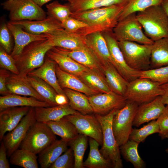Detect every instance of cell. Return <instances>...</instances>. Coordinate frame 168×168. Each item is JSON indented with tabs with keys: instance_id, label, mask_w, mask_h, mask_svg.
<instances>
[{
	"instance_id": "obj_1",
	"label": "cell",
	"mask_w": 168,
	"mask_h": 168,
	"mask_svg": "<svg viewBox=\"0 0 168 168\" xmlns=\"http://www.w3.org/2000/svg\"><path fill=\"white\" fill-rule=\"evenodd\" d=\"M126 4L114 5L72 12L70 16L82 21L88 25L75 33L84 37L95 32L112 31L119 21L120 15Z\"/></svg>"
},
{
	"instance_id": "obj_2",
	"label": "cell",
	"mask_w": 168,
	"mask_h": 168,
	"mask_svg": "<svg viewBox=\"0 0 168 168\" xmlns=\"http://www.w3.org/2000/svg\"><path fill=\"white\" fill-rule=\"evenodd\" d=\"M136 16L144 33L153 41L168 37V15L161 5L138 12Z\"/></svg>"
},
{
	"instance_id": "obj_3",
	"label": "cell",
	"mask_w": 168,
	"mask_h": 168,
	"mask_svg": "<svg viewBox=\"0 0 168 168\" xmlns=\"http://www.w3.org/2000/svg\"><path fill=\"white\" fill-rule=\"evenodd\" d=\"M53 47L49 38L32 42L26 46L15 60L19 75L27 77L29 73L40 67L44 62L47 52Z\"/></svg>"
},
{
	"instance_id": "obj_4",
	"label": "cell",
	"mask_w": 168,
	"mask_h": 168,
	"mask_svg": "<svg viewBox=\"0 0 168 168\" xmlns=\"http://www.w3.org/2000/svg\"><path fill=\"white\" fill-rule=\"evenodd\" d=\"M117 110L114 109L106 115L96 114L95 115L100 122L102 129L103 142L99 150L100 152L105 159L110 161L113 168H122L123 165L119 146L112 128V119Z\"/></svg>"
},
{
	"instance_id": "obj_5",
	"label": "cell",
	"mask_w": 168,
	"mask_h": 168,
	"mask_svg": "<svg viewBox=\"0 0 168 168\" xmlns=\"http://www.w3.org/2000/svg\"><path fill=\"white\" fill-rule=\"evenodd\" d=\"M139 105L135 102L127 100L124 106L117 110L114 115L112 128L116 140L119 146L128 140Z\"/></svg>"
},
{
	"instance_id": "obj_6",
	"label": "cell",
	"mask_w": 168,
	"mask_h": 168,
	"mask_svg": "<svg viewBox=\"0 0 168 168\" xmlns=\"http://www.w3.org/2000/svg\"><path fill=\"white\" fill-rule=\"evenodd\" d=\"M56 135L45 123L36 121L29 129L20 148L37 154L56 140Z\"/></svg>"
},
{
	"instance_id": "obj_7",
	"label": "cell",
	"mask_w": 168,
	"mask_h": 168,
	"mask_svg": "<svg viewBox=\"0 0 168 168\" xmlns=\"http://www.w3.org/2000/svg\"><path fill=\"white\" fill-rule=\"evenodd\" d=\"M118 44L126 63L130 68L139 71L151 68L152 45L128 41H119Z\"/></svg>"
},
{
	"instance_id": "obj_8",
	"label": "cell",
	"mask_w": 168,
	"mask_h": 168,
	"mask_svg": "<svg viewBox=\"0 0 168 168\" xmlns=\"http://www.w3.org/2000/svg\"><path fill=\"white\" fill-rule=\"evenodd\" d=\"M164 91L158 83L149 79L138 78L129 82L124 96L139 105L150 102L161 96Z\"/></svg>"
},
{
	"instance_id": "obj_9",
	"label": "cell",
	"mask_w": 168,
	"mask_h": 168,
	"mask_svg": "<svg viewBox=\"0 0 168 168\" xmlns=\"http://www.w3.org/2000/svg\"><path fill=\"white\" fill-rule=\"evenodd\" d=\"M142 29L137 18L136 13H134L119 21L112 32L118 42L128 41L152 45L154 41L146 35Z\"/></svg>"
},
{
	"instance_id": "obj_10",
	"label": "cell",
	"mask_w": 168,
	"mask_h": 168,
	"mask_svg": "<svg viewBox=\"0 0 168 168\" xmlns=\"http://www.w3.org/2000/svg\"><path fill=\"white\" fill-rule=\"evenodd\" d=\"M1 5L9 11L10 21L40 20L47 17L42 7L33 0H7Z\"/></svg>"
},
{
	"instance_id": "obj_11",
	"label": "cell",
	"mask_w": 168,
	"mask_h": 168,
	"mask_svg": "<svg viewBox=\"0 0 168 168\" xmlns=\"http://www.w3.org/2000/svg\"><path fill=\"white\" fill-rule=\"evenodd\" d=\"M36 121L35 108L30 107L18 124L4 135L2 141L5 146L8 156L20 147L29 129Z\"/></svg>"
},
{
	"instance_id": "obj_12",
	"label": "cell",
	"mask_w": 168,
	"mask_h": 168,
	"mask_svg": "<svg viewBox=\"0 0 168 168\" xmlns=\"http://www.w3.org/2000/svg\"><path fill=\"white\" fill-rule=\"evenodd\" d=\"M112 58V64L119 73L128 82L140 77L141 71L133 69L127 64L112 31L102 32Z\"/></svg>"
},
{
	"instance_id": "obj_13",
	"label": "cell",
	"mask_w": 168,
	"mask_h": 168,
	"mask_svg": "<svg viewBox=\"0 0 168 168\" xmlns=\"http://www.w3.org/2000/svg\"><path fill=\"white\" fill-rule=\"evenodd\" d=\"M76 127L79 133L83 134L96 141L102 146L103 142L101 125L95 115L84 114L80 112L64 117Z\"/></svg>"
},
{
	"instance_id": "obj_14",
	"label": "cell",
	"mask_w": 168,
	"mask_h": 168,
	"mask_svg": "<svg viewBox=\"0 0 168 168\" xmlns=\"http://www.w3.org/2000/svg\"><path fill=\"white\" fill-rule=\"evenodd\" d=\"M93 112L106 115L114 109H120L125 105L127 100L123 96L114 92L99 93L88 97Z\"/></svg>"
},
{
	"instance_id": "obj_15",
	"label": "cell",
	"mask_w": 168,
	"mask_h": 168,
	"mask_svg": "<svg viewBox=\"0 0 168 168\" xmlns=\"http://www.w3.org/2000/svg\"><path fill=\"white\" fill-rule=\"evenodd\" d=\"M14 40V45L11 56L15 60L20 54L24 48L30 43L48 38L46 34L35 35L24 30L19 26L9 22L7 24Z\"/></svg>"
},
{
	"instance_id": "obj_16",
	"label": "cell",
	"mask_w": 168,
	"mask_h": 168,
	"mask_svg": "<svg viewBox=\"0 0 168 168\" xmlns=\"http://www.w3.org/2000/svg\"><path fill=\"white\" fill-rule=\"evenodd\" d=\"M46 34L52 41L54 47L72 50L86 45L84 37L76 33L68 32L63 28Z\"/></svg>"
},
{
	"instance_id": "obj_17",
	"label": "cell",
	"mask_w": 168,
	"mask_h": 168,
	"mask_svg": "<svg viewBox=\"0 0 168 168\" xmlns=\"http://www.w3.org/2000/svg\"><path fill=\"white\" fill-rule=\"evenodd\" d=\"M165 107L161 100V96L153 100L139 105L133 123V125L138 127L141 124L157 119Z\"/></svg>"
},
{
	"instance_id": "obj_18",
	"label": "cell",
	"mask_w": 168,
	"mask_h": 168,
	"mask_svg": "<svg viewBox=\"0 0 168 168\" xmlns=\"http://www.w3.org/2000/svg\"><path fill=\"white\" fill-rule=\"evenodd\" d=\"M9 22L19 26L26 32L35 35L51 34L63 28L61 22L49 15L40 20Z\"/></svg>"
},
{
	"instance_id": "obj_19",
	"label": "cell",
	"mask_w": 168,
	"mask_h": 168,
	"mask_svg": "<svg viewBox=\"0 0 168 168\" xmlns=\"http://www.w3.org/2000/svg\"><path fill=\"white\" fill-rule=\"evenodd\" d=\"M46 55L62 70L77 77L89 69L77 62L58 47H53Z\"/></svg>"
},
{
	"instance_id": "obj_20",
	"label": "cell",
	"mask_w": 168,
	"mask_h": 168,
	"mask_svg": "<svg viewBox=\"0 0 168 168\" xmlns=\"http://www.w3.org/2000/svg\"><path fill=\"white\" fill-rule=\"evenodd\" d=\"M30 107H11L0 111V141L6 133L13 129L27 114Z\"/></svg>"
},
{
	"instance_id": "obj_21",
	"label": "cell",
	"mask_w": 168,
	"mask_h": 168,
	"mask_svg": "<svg viewBox=\"0 0 168 168\" xmlns=\"http://www.w3.org/2000/svg\"><path fill=\"white\" fill-rule=\"evenodd\" d=\"M85 43L100 62L102 65L112 64L109 49L102 32H97L84 37Z\"/></svg>"
},
{
	"instance_id": "obj_22",
	"label": "cell",
	"mask_w": 168,
	"mask_h": 168,
	"mask_svg": "<svg viewBox=\"0 0 168 168\" xmlns=\"http://www.w3.org/2000/svg\"><path fill=\"white\" fill-rule=\"evenodd\" d=\"M56 76L61 87L81 92L90 96L100 93L89 87L78 77L61 69L56 64Z\"/></svg>"
},
{
	"instance_id": "obj_23",
	"label": "cell",
	"mask_w": 168,
	"mask_h": 168,
	"mask_svg": "<svg viewBox=\"0 0 168 168\" xmlns=\"http://www.w3.org/2000/svg\"><path fill=\"white\" fill-rule=\"evenodd\" d=\"M56 64L47 57L40 67L30 72L28 76L42 79L51 86L58 94L66 95L58 82L55 70Z\"/></svg>"
},
{
	"instance_id": "obj_24",
	"label": "cell",
	"mask_w": 168,
	"mask_h": 168,
	"mask_svg": "<svg viewBox=\"0 0 168 168\" xmlns=\"http://www.w3.org/2000/svg\"><path fill=\"white\" fill-rule=\"evenodd\" d=\"M6 86L12 94L32 97L40 101H45L30 83L27 77L13 73L10 74L7 79Z\"/></svg>"
},
{
	"instance_id": "obj_25",
	"label": "cell",
	"mask_w": 168,
	"mask_h": 168,
	"mask_svg": "<svg viewBox=\"0 0 168 168\" xmlns=\"http://www.w3.org/2000/svg\"><path fill=\"white\" fill-rule=\"evenodd\" d=\"M35 109L36 121L43 123L57 121L66 116L79 112L71 108L68 104L47 107H35Z\"/></svg>"
},
{
	"instance_id": "obj_26",
	"label": "cell",
	"mask_w": 168,
	"mask_h": 168,
	"mask_svg": "<svg viewBox=\"0 0 168 168\" xmlns=\"http://www.w3.org/2000/svg\"><path fill=\"white\" fill-rule=\"evenodd\" d=\"M60 48L78 63L89 69L98 70L103 73L102 65L86 44L81 48L74 50Z\"/></svg>"
},
{
	"instance_id": "obj_27",
	"label": "cell",
	"mask_w": 168,
	"mask_h": 168,
	"mask_svg": "<svg viewBox=\"0 0 168 168\" xmlns=\"http://www.w3.org/2000/svg\"><path fill=\"white\" fill-rule=\"evenodd\" d=\"M28 106L34 108L53 106L45 101L30 96L11 94L0 97V111L11 107Z\"/></svg>"
},
{
	"instance_id": "obj_28",
	"label": "cell",
	"mask_w": 168,
	"mask_h": 168,
	"mask_svg": "<svg viewBox=\"0 0 168 168\" xmlns=\"http://www.w3.org/2000/svg\"><path fill=\"white\" fill-rule=\"evenodd\" d=\"M69 141L56 140L39 154L38 161L41 168H49L68 149Z\"/></svg>"
},
{
	"instance_id": "obj_29",
	"label": "cell",
	"mask_w": 168,
	"mask_h": 168,
	"mask_svg": "<svg viewBox=\"0 0 168 168\" xmlns=\"http://www.w3.org/2000/svg\"><path fill=\"white\" fill-rule=\"evenodd\" d=\"M103 70L106 80L112 91L124 96L129 82L122 76L111 63L103 65Z\"/></svg>"
},
{
	"instance_id": "obj_30",
	"label": "cell",
	"mask_w": 168,
	"mask_h": 168,
	"mask_svg": "<svg viewBox=\"0 0 168 168\" xmlns=\"http://www.w3.org/2000/svg\"><path fill=\"white\" fill-rule=\"evenodd\" d=\"M77 77L90 88L99 93L113 92L103 73L98 70L89 69Z\"/></svg>"
},
{
	"instance_id": "obj_31",
	"label": "cell",
	"mask_w": 168,
	"mask_h": 168,
	"mask_svg": "<svg viewBox=\"0 0 168 168\" xmlns=\"http://www.w3.org/2000/svg\"><path fill=\"white\" fill-rule=\"evenodd\" d=\"M67 1L72 12H82L90 9L114 5L127 3L129 0H61Z\"/></svg>"
},
{
	"instance_id": "obj_32",
	"label": "cell",
	"mask_w": 168,
	"mask_h": 168,
	"mask_svg": "<svg viewBox=\"0 0 168 168\" xmlns=\"http://www.w3.org/2000/svg\"><path fill=\"white\" fill-rule=\"evenodd\" d=\"M168 66V37L154 42L152 44L150 69Z\"/></svg>"
},
{
	"instance_id": "obj_33",
	"label": "cell",
	"mask_w": 168,
	"mask_h": 168,
	"mask_svg": "<svg viewBox=\"0 0 168 168\" xmlns=\"http://www.w3.org/2000/svg\"><path fill=\"white\" fill-rule=\"evenodd\" d=\"M89 153L87 158L83 162L84 168H113L110 161L105 159L100 152L99 143L94 139L89 138Z\"/></svg>"
},
{
	"instance_id": "obj_34",
	"label": "cell",
	"mask_w": 168,
	"mask_h": 168,
	"mask_svg": "<svg viewBox=\"0 0 168 168\" xmlns=\"http://www.w3.org/2000/svg\"><path fill=\"white\" fill-rule=\"evenodd\" d=\"M72 109L84 114L94 113L88 97L81 92L68 88L63 89Z\"/></svg>"
},
{
	"instance_id": "obj_35",
	"label": "cell",
	"mask_w": 168,
	"mask_h": 168,
	"mask_svg": "<svg viewBox=\"0 0 168 168\" xmlns=\"http://www.w3.org/2000/svg\"><path fill=\"white\" fill-rule=\"evenodd\" d=\"M44 123L56 135L68 141L76 138L79 134L75 126L64 117L57 121H49Z\"/></svg>"
},
{
	"instance_id": "obj_36",
	"label": "cell",
	"mask_w": 168,
	"mask_h": 168,
	"mask_svg": "<svg viewBox=\"0 0 168 168\" xmlns=\"http://www.w3.org/2000/svg\"><path fill=\"white\" fill-rule=\"evenodd\" d=\"M139 143L128 140L124 144L119 146L121 155L127 162H131L135 168H145L146 163L140 157L138 151Z\"/></svg>"
},
{
	"instance_id": "obj_37",
	"label": "cell",
	"mask_w": 168,
	"mask_h": 168,
	"mask_svg": "<svg viewBox=\"0 0 168 168\" xmlns=\"http://www.w3.org/2000/svg\"><path fill=\"white\" fill-rule=\"evenodd\" d=\"M10 157L9 161L12 165L24 168L39 167L36 155L27 150L18 149Z\"/></svg>"
},
{
	"instance_id": "obj_38",
	"label": "cell",
	"mask_w": 168,
	"mask_h": 168,
	"mask_svg": "<svg viewBox=\"0 0 168 168\" xmlns=\"http://www.w3.org/2000/svg\"><path fill=\"white\" fill-rule=\"evenodd\" d=\"M27 79L31 86L45 102L53 106L58 105L55 100L58 94L51 86L38 77L28 76Z\"/></svg>"
},
{
	"instance_id": "obj_39",
	"label": "cell",
	"mask_w": 168,
	"mask_h": 168,
	"mask_svg": "<svg viewBox=\"0 0 168 168\" xmlns=\"http://www.w3.org/2000/svg\"><path fill=\"white\" fill-rule=\"evenodd\" d=\"M88 136L79 133L68 142V146L72 149L74 157V168H84L83 159L88 142Z\"/></svg>"
},
{
	"instance_id": "obj_40",
	"label": "cell",
	"mask_w": 168,
	"mask_h": 168,
	"mask_svg": "<svg viewBox=\"0 0 168 168\" xmlns=\"http://www.w3.org/2000/svg\"><path fill=\"white\" fill-rule=\"evenodd\" d=\"M164 0H129L120 15L119 21L132 14L137 13L152 6L161 5Z\"/></svg>"
},
{
	"instance_id": "obj_41",
	"label": "cell",
	"mask_w": 168,
	"mask_h": 168,
	"mask_svg": "<svg viewBox=\"0 0 168 168\" xmlns=\"http://www.w3.org/2000/svg\"><path fill=\"white\" fill-rule=\"evenodd\" d=\"M159 126L157 120H153L140 128H133L128 140H133L139 143L143 142L148 136L153 133H159Z\"/></svg>"
},
{
	"instance_id": "obj_42",
	"label": "cell",
	"mask_w": 168,
	"mask_h": 168,
	"mask_svg": "<svg viewBox=\"0 0 168 168\" xmlns=\"http://www.w3.org/2000/svg\"><path fill=\"white\" fill-rule=\"evenodd\" d=\"M46 7L48 15L61 22L70 17L72 13L67 3L62 4L57 0L47 4Z\"/></svg>"
},
{
	"instance_id": "obj_43",
	"label": "cell",
	"mask_w": 168,
	"mask_h": 168,
	"mask_svg": "<svg viewBox=\"0 0 168 168\" xmlns=\"http://www.w3.org/2000/svg\"><path fill=\"white\" fill-rule=\"evenodd\" d=\"M140 78L149 79L161 85L168 82V66L141 71Z\"/></svg>"
},
{
	"instance_id": "obj_44",
	"label": "cell",
	"mask_w": 168,
	"mask_h": 168,
	"mask_svg": "<svg viewBox=\"0 0 168 168\" xmlns=\"http://www.w3.org/2000/svg\"><path fill=\"white\" fill-rule=\"evenodd\" d=\"M74 166V153L70 147L56 159L49 168H72Z\"/></svg>"
},
{
	"instance_id": "obj_45",
	"label": "cell",
	"mask_w": 168,
	"mask_h": 168,
	"mask_svg": "<svg viewBox=\"0 0 168 168\" xmlns=\"http://www.w3.org/2000/svg\"><path fill=\"white\" fill-rule=\"evenodd\" d=\"M0 66L2 68L7 70L12 73L17 75L19 74V72L16 64V60L1 46Z\"/></svg>"
},
{
	"instance_id": "obj_46",
	"label": "cell",
	"mask_w": 168,
	"mask_h": 168,
	"mask_svg": "<svg viewBox=\"0 0 168 168\" xmlns=\"http://www.w3.org/2000/svg\"><path fill=\"white\" fill-rule=\"evenodd\" d=\"M10 30L7 24L3 23L0 28V43L1 46L9 54L12 50V40Z\"/></svg>"
},
{
	"instance_id": "obj_47",
	"label": "cell",
	"mask_w": 168,
	"mask_h": 168,
	"mask_svg": "<svg viewBox=\"0 0 168 168\" xmlns=\"http://www.w3.org/2000/svg\"><path fill=\"white\" fill-rule=\"evenodd\" d=\"M61 25L65 30L72 33H75L88 26L86 23L70 16L61 22Z\"/></svg>"
},
{
	"instance_id": "obj_48",
	"label": "cell",
	"mask_w": 168,
	"mask_h": 168,
	"mask_svg": "<svg viewBox=\"0 0 168 168\" xmlns=\"http://www.w3.org/2000/svg\"><path fill=\"white\" fill-rule=\"evenodd\" d=\"M157 121L160 127L159 136L161 140L168 138V105L165 106Z\"/></svg>"
},
{
	"instance_id": "obj_49",
	"label": "cell",
	"mask_w": 168,
	"mask_h": 168,
	"mask_svg": "<svg viewBox=\"0 0 168 168\" xmlns=\"http://www.w3.org/2000/svg\"><path fill=\"white\" fill-rule=\"evenodd\" d=\"M9 72L3 68L0 69V94L2 96L12 94L6 86L7 79L11 74Z\"/></svg>"
},
{
	"instance_id": "obj_50",
	"label": "cell",
	"mask_w": 168,
	"mask_h": 168,
	"mask_svg": "<svg viewBox=\"0 0 168 168\" xmlns=\"http://www.w3.org/2000/svg\"><path fill=\"white\" fill-rule=\"evenodd\" d=\"M7 151L3 141H1L0 147V168H9L10 164L7 158Z\"/></svg>"
},
{
	"instance_id": "obj_51",
	"label": "cell",
	"mask_w": 168,
	"mask_h": 168,
	"mask_svg": "<svg viewBox=\"0 0 168 168\" xmlns=\"http://www.w3.org/2000/svg\"><path fill=\"white\" fill-rule=\"evenodd\" d=\"M68 99L66 95L57 94L55 101L58 105H64L68 104Z\"/></svg>"
},
{
	"instance_id": "obj_52",
	"label": "cell",
	"mask_w": 168,
	"mask_h": 168,
	"mask_svg": "<svg viewBox=\"0 0 168 168\" xmlns=\"http://www.w3.org/2000/svg\"><path fill=\"white\" fill-rule=\"evenodd\" d=\"M161 86L164 91L163 94L161 96L162 101L165 105H168V82Z\"/></svg>"
},
{
	"instance_id": "obj_53",
	"label": "cell",
	"mask_w": 168,
	"mask_h": 168,
	"mask_svg": "<svg viewBox=\"0 0 168 168\" xmlns=\"http://www.w3.org/2000/svg\"><path fill=\"white\" fill-rule=\"evenodd\" d=\"M39 6L42 7L45 4L52 0H33Z\"/></svg>"
},
{
	"instance_id": "obj_54",
	"label": "cell",
	"mask_w": 168,
	"mask_h": 168,
	"mask_svg": "<svg viewBox=\"0 0 168 168\" xmlns=\"http://www.w3.org/2000/svg\"><path fill=\"white\" fill-rule=\"evenodd\" d=\"M161 5L168 15V0H164Z\"/></svg>"
},
{
	"instance_id": "obj_55",
	"label": "cell",
	"mask_w": 168,
	"mask_h": 168,
	"mask_svg": "<svg viewBox=\"0 0 168 168\" xmlns=\"http://www.w3.org/2000/svg\"><path fill=\"white\" fill-rule=\"evenodd\" d=\"M165 151L168 154V147L166 149Z\"/></svg>"
},
{
	"instance_id": "obj_56",
	"label": "cell",
	"mask_w": 168,
	"mask_h": 168,
	"mask_svg": "<svg viewBox=\"0 0 168 168\" xmlns=\"http://www.w3.org/2000/svg\"><path fill=\"white\" fill-rule=\"evenodd\" d=\"M8 0L12 1V0Z\"/></svg>"
}]
</instances>
